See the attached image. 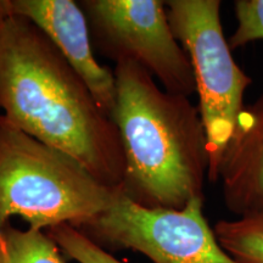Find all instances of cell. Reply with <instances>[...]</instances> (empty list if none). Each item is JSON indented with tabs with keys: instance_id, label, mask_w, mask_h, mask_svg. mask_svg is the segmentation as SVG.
I'll list each match as a JSON object with an SVG mask.
<instances>
[{
	"instance_id": "cell-3",
	"label": "cell",
	"mask_w": 263,
	"mask_h": 263,
	"mask_svg": "<svg viewBox=\"0 0 263 263\" xmlns=\"http://www.w3.org/2000/svg\"><path fill=\"white\" fill-rule=\"evenodd\" d=\"M120 194L0 114V229L14 216L35 230L64 223L78 228L110 209Z\"/></svg>"
},
{
	"instance_id": "cell-6",
	"label": "cell",
	"mask_w": 263,
	"mask_h": 263,
	"mask_svg": "<svg viewBox=\"0 0 263 263\" xmlns=\"http://www.w3.org/2000/svg\"><path fill=\"white\" fill-rule=\"evenodd\" d=\"M91 43L115 62L132 60L157 78L168 93H196L193 66L174 38L161 0H82Z\"/></svg>"
},
{
	"instance_id": "cell-4",
	"label": "cell",
	"mask_w": 263,
	"mask_h": 263,
	"mask_svg": "<svg viewBox=\"0 0 263 263\" xmlns=\"http://www.w3.org/2000/svg\"><path fill=\"white\" fill-rule=\"evenodd\" d=\"M221 5L219 0L166 2L171 29L188 55L195 76L212 183L217 182L222 154L245 107V91L252 83L233 59L223 33Z\"/></svg>"
},
{
	"instance_id": "cell-2",
	"label": "cell",
	"mask_w": 263,
	"mask_h": 263,
	"mask_svg": "<svg viewBox=\"0 0 263 263\" xmlns=\"http://www.w3.org/2000/svg\"><path fill=\"white\" fill-rule=\"evenodd\" d=\"M116 103L111 120L123 151L121 193L147 209L182 210L205 199L210 157L199 106L161 89L132 60L115 66Z\"/></svg>"
},
{
	"instance_id": "cell-9",
	"label": "cell",
	"mask_w": 263,
	"mask_h": 263,
	"mask_svg": "<svg viewBox=\"0 0 263 263\" xmlns=\"http://www.w3.org/2000/svg\"><path fill=\"white\" fill-rule=\"evenodd\" d=\"M0 263H67L57 242L44 230L0 229Z\"/></svg>"
},
{
	"instance_id": "cell-10",
	"label": "cell",
	"mask_w": 263,
	"mask_h": 263,
	"mask_svg": "<svg viewBox=\"0 0 263 263\" xmlns=\"http://www.w3.org/2000/svg\"><path fill=\"white\" fill-rule=\"evenodd\" d=\"M223 250L238 263H263V211L217 222L213 227Z\"/></svg>"
},
{
	"instance_id": "cell-1",
	"label": "cell",
	"mask_w": 263,
	"mask_h": 263,
	"mask_svg": "<svg viewBox=\"0 0 263 263\" xmlns=\"http://www.w3.org/2000/svg\"><path fill=\"white\" fill-rule=\"evenodd\" d=\"M0 111L18 129L121 190L124 159L112 120L54 43L18 16L0 21Z\"/></svg>"
},
{
	"instance_id": "cell-5",
	"label": "cell",
	"mask_w": 263,
	"mask_h": 263,
	"mask_svg": "<svg viewBox=\"0 0 263 263\" xmlns=\"http://www.w3.org/2000/svg\"><path fill=\"white\" fill-rule=\"evenodd\" d=\"M203 202L196 197L182 210L147 209L121 193L110 209L77 229L110 254L130 250L153 263H238L209 226Z\"/></svg>"
},
{
	"instance_id": "cell-12",
	"label": "cell",
	"mask_w": 263,
	"mask_h": 263,
	"mask_svg": "<svg viewBox=\"0 0 263 263\" xmlns=\"http://www.w3.org/2000/svg\"><path fill=\"white\" fill-rule=\"evenodd\" d=\"M234 11L238 26L228 39L230 49L263 39V0H236Z\"/></svg>"
},
{
	"instance_id": "cell-8",
	"label": "cell",
	"mask_w": 263,
	"mask_h": 263,
	"mask_svg": "<svg viewBox=\"0 0 263 263\" xmlns=\"http://www.w3.org/2000/svg\"><path fill=\"white\" fill-rule=\"evenodd\" d=\"M218 180L223 201L233 215L263 211V93L236 118L217 170Z\"/></svg>"
},
{
	"instance_id": "cell-7",
	"label": "cell",
	"mask_w": 263,
	"mask_h": 263,
	"mask_svg": "<svg viewBox=\"0 0 263 263\" xmlns=\"http://www.w3.org/2000/svg\"><path fill=\"white\" fill-rule=\"evenodd\" d=\"M11 16L27 18L54 43L89 87L101 110L110 117L116 103L115 73L94 57L89 24L80 3L0 0V21Z\"/></svg>"
},
{
	"instance_id": "cell-11",
	"label": "cell",
	"mask_w": 263,
	"mask_h": 263,
	"mask_svg": "<svg viewBox=\"0 0 263 263\" xmlns=\"http://www.w3.org/2000/svg\"><path fill=\"white\" fill-rule=\"evenodd\" d=\"M45 232L57 242L65 257L77 263H123L67 223L51 227Z\"/></svg>"
}]
</instances>
